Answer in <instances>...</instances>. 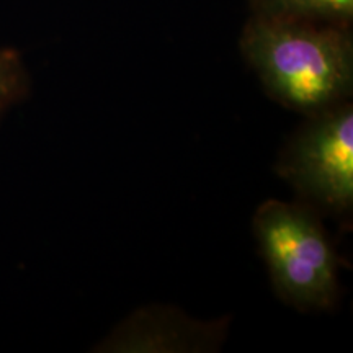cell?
Segmentation results:
<instances>
[{
  "label": "cell",
  "instance_id": "1",
  "mask_svg": "<svg viewBox=\"0 0 353 353\" xmlns=\"http://www.w3.org/2000/svg\"><path fill=\"white\" fill-rule=\"evenodd\" d=\"M239 46L265 92L291 112L307 117L352 99L350 28L250 15Z\"/></svg>",
  "mask_w": 353,
  "mask_h": 353
},
{
  "label": "cell",
  "instance_id": "2",
  "mask_svg": "<svg viewBox=\"0 0 353 353\" xmlns=\"http://www.w3.org/2000/svg\"><path fill=\"white\" fill-rule=\"evenodd\" d=\"M254 236L281 301L306 312L337 306L342 262L319 213L303 201L270 198L255 211Z\"/></svg>",
  "mask_w": 353,
  "mask_h": 353
},
{
  "label": "cell",
  "instance_id": "3",
  "mask_svg": "<svg viewBox=\"0 0 353 353\" xmlns=\"http://www.w3.org/2000/svg\"><path fill=\"white\" fill-rule=\"evenodd\" d=\"M276 174L321 216L350 219L353 210V105L307 114L276 161Z\"/></svg>",
  "mask_w": 353,
  "mask_h": 353
},
{
  "label": "cell",
  "instance_id": "4",
  "mask_svg": "<svg viewBox=\"0 0 353 353\" xmlns=\"http://www.w3.org/2000/svg\"><path fill=\"white\" fill-rule=\"evenodd\" d=\"M231 317L201 321L167 304L130 312L92 352L99 353H210L226 342Z\"/></svg>",
  "mask_w": 353,
  "mask_h": 353
},
{
  "label": "cell",
  "instance_id": "5",
  "mask_svg": "<svg viewBox=\"0 0 353 353\" xmlns=\"http://www.w3.org/2000/svg\"><path fill=\"white\" fill-rule=\"evenodd\" d=\"M252 15L304 20L350 28L353 0H247Z\"/></svg>",
  "mask_w": 353,
  "mask_h": 353
},
{
  "label": "cell",
  "instance_id": "6",
  "mask_svg": "<svg viewBox=\"0 0 353 353\" xmlns=\"http://www.w3.org/2000/svg\"><path fill=\"white\" fill-rule=\"evenodd\" d=\"M30 92V74L21 54L13 48H0V118Z\"/></svg>",
  "mask_w": 353,
  "mask_h": 353
}]
</instances>
